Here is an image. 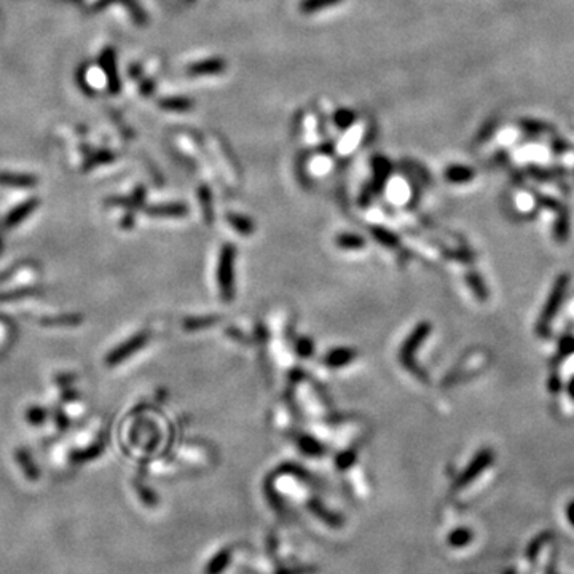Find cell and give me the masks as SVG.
Instances as JSON below:
<instances>
[{
	"label": "cell",
	"mask_w": 574,
	"mask_h": 574,
	"mask_svg": "<svg viewBox=\"0 0 574 574\" xmlns=\"http://www.w3.org/2000/svg\"><path fill=\"white\" fill-rule=\"evenodd\" d=\"M568 283H570V278L566 274H560L554 283L552 290H550L549 298L545 302L541 316H539V323L536 325L538 334L541 337H547L550 334V324H552L555 314L559 313L561 303L565 300Z\"/></svg>",
	"instance_id": "1"
},
{
	"label": "cell",
	"mask_w": 574,
	"mask_h": 574,
	"mask_svg": "<svg viewBox=\"0 0 574 574\" xmlns=\"http://www.w3.org/2000/svg\"><path fill=\"white\" fill-rule=\"evenodd\" d=\"M492 463H493V452H492V450H488V448L482 450V452L478 453L477 457L474 458V461H472V463L469 464V468L464 471V474L459 480L461 485H466V483L474 480V478L478 474H480L482 471H485Z\"/></svg>",
	"instance_id": "2"
},
{
	"label": "cell",
	"mask_w": 574,
	"mask_h": 574,
	"mask_svg": "<svg viewBox=\"0 0 574 574\" xmlns=\"http://www.w3.org/2000/svg\"><path fill=\"white\" fill-rule=\"evenodd\" d=\"M227 69V64L221 58H211L206 61H200L193 66H190L187 72L190 75H214V74H222V72Z\"/></svg>",
	"instance_id": "3"
},
{
	"label": "cell",
	"mask_w": 574,
	"mask_h": 574,
	"mask_svg": "<svg viewBox=\"0 0 574 574\" xmlns=\"http://www.w3.org/2000/svg\"><path fill=\"white\" fill-rule=\"evenodd\" d=\"M0 184L8 187H34L37 181L34 176H26V174L0 172Z\"/></svg>",
	"instance_id": "4"
},
{
	"label": "cell",
	"mask_w": 574,
	"mask_h": 574,
	"mask_svg": "<svg viewBox=\"0 0 574 574\" xmlns=\"http://www.w3.org/2000/svg\"><path fill=\"white\" fill-rule=\"evenodd\" d=\"M447 181L455 182V184H464L469 182L472 177H474V171L468 166H461V165H453L450 166L446 171Z\"/></svg>",
	"instance_id": "5"
},
{
	"label": "cell",
	"mask_w": 574,
	"mask_h": 574,
	"mask_svg": "<svg viewBox=\"0 0 574 574\" xmlns=\"http://www.w3.org/2000/svg\"><path fill=\"white\" fill-rule=\"evenodd\" d=\"M343 0H302L300 2V11L303 15H313L319 10L335 7Z\"/></svg>",
	"instance_id": "6"
},
{
	"label": "cell",
	"mask_w": 574,
	"mask_h": 574,
	"mask_svg": "<svg viewBox=\"0 0 574 574\" xmlns=\"http://www.w3.org/2000/svg\"><path fill=\"white\" fill-rule=\"evenodd\" d=\"M101 63L105 67L107 71V77H109V85L112 88V91H117L118 88V83H117V69H115V58H114V53H112V50H107V52L103 54V58H101Z\"/></svg>",
	"instance_id": "7"
},
{
	"label": "cell",
	"mask_w": 574,
	"mask_h": 574,
	"mask_svg": "<svg viewBox=\"0 0 574 574\" xmlns=\"http://www.w3.org/2000/svg\"><path fill=\"white\" fill-rule=\"evenodd\" d=\"M142 341H144V339H134L133 341H129V343H125L126 346H122V348H118L117 351H114L110 354L109 356V359H107V361H109V364H118L120 361H123V359L126 358V354H129V353H133L134 350H138L139 346H142Z\"/></svg>",
	"instance_id": "8"
},
{
	"label": "cell",
	"mask_w": 574,
	"mask_h": 574,
	"mask_svg": "<svg viewBox=\"0 0 574 574\" xmlns=\"http://www.w3.org/2000/svg\"><path fill=\"white\" fill-rule=\"evenodd\" d=\"M549 539H550V534L544 533V534H539V536L534 538L530 543V545H528V549H527V559L530 560V564H534V560L538 559L539 552H541V547L549 541Z\"/></svg>",
	"instance_id": "9"
},
{
	"label": "cell",
	"mask_w": 574,
	"mask_h": 574,
	"mask_svg": "<svg viewBox=\"0 0 574 574\" xmlns=\"http://www.w3.org/2000/svg\"><path fill=\"white\" fill-rule=\"evenodd\" d=\"M160 107H163V109H166V110H172V112H184V110L191 109V103L189 99H184V98H168V99L160 101Z\"/></svg>",
	"instance_id": "10"
},
{
	"label": "cell",
	"mask_w": 574,
	"mask_h": 574,
	"mask_svg": "<svg viewBox=\"0 0 574 574\" xmlns=\"http://www.w3.org/2000/svg\"><path fill=\"white\" fill-rule=\"evenodd\" d=\"M34 207H36V201H34V200L24 203V205H21L20 207H16V209H13L10 212V216L7 219V223L8 225L18 223L20 221H22V219L27 216V214L34 211Z\"/></svg>",
	"instance_id": "11"
},
{
	"label": "cell",
	"mask_w": 574,
	"mask_h": 574,
	"mask_svg": "<svg viewBox=\"0 0 574 574\" xmlns=\"http://www.w3.org/2000/svg\"><path fill=\"white\" fill-rule=\"evenodd\" d=\"M568 228H570V227H568V214L564 212V214H561V217L559 219V222H557V225H555L557 240H560V241L566 240Z\"/></svg>",
	"instance_id": "12"
},
{
	"label": "cell",
	"mask_w": 574,
	"mask_h": 574,
	"mask_svg": "<svg viewBox=\"0 0 574 574\" xmlns=\"http://www.w3.org/2000/svg\"><path fill=\"white\" fill-rule=\"evenodd\" d=\"M560 353L561 356H566V354L574 353V337H564L560 340Z\"/></svg>",
	"instance_id": "13"
},
{
	"label": "cell",
	"mask_w": 574,
	"mask_h": 574,
	"mask_svg": "<svg viewBox=\"0 0 574 574\" xmlns=\"http://www.w3.org/2000/svg\"><path fill=\"white\" fill-rule=\"evenodd\" d=\"M469 539H471V533L468 530H458V531L453 533L452 543L455 545H463V544L468 543Z\"/></svg>",
	"instance_id": "14"
},
{
	"label": "cell",
	"mask_w": 574,
	"mask_h": 574,
	"mask_svg": "<svg viewBox=\"0 0 574 574\" xmlns=\"http://www.w3.org/2000/svg\"><path fill=\"white\" fill-rule=\"evenodd\" d=\"M566 517H568V520H570L571 525L574 527V501H571V503L568 504V508H566Z\"/></svg>",
	"instance_id": "15"
},
{
	"label": "cell",
	"mask_w": 574,
	"mask_h": 574,
	"mask_svg": "<svg viewBox=\"0 0 574 574\" xmlns=\"http://www.w3.org/2000/svg\"><path fill=\"white\" fill-rule=\"evenodd\" d=\"M549 386H550V390H552V391H557V390H559V388H560V380L557 378V376H554V378L550 380V385H549Z\"/></svg>",
	"instance_id": "16"
},
{
	"label": "cell",
	"mask_w": 574,
	"mask_h": 574,
	"mask_svg": "<svg viewBox=\"0 0 574 574\" xmlns=\"http://www.w3.org/2000/svg\"><path fill=\"white\" fill-rule=\"evenodd\" d=\"M568 392H570V396H571V399L574 401V378L571 380L570 385H568Z\"/></svg>",
	"instance_id": "17"
},
{
	"label": "cell",
	"mask_w": 574,
	"mask_h": 574,
	"mask_svg": "<svg viewBox=\"0 0 574 574\" xmlns=\"http://www.w3.org/2000/svg\"><path fill=\"white\" fill-rule=\"evenodd\" d=\"M547 574H555V571H554V566L547 568Z\"/></svg>",
	"instance_id": "18"
}]
</instances>
